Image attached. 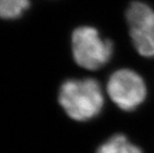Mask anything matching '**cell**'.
<instances>
[{"label": "cell", "instance_id": "277c9868", "mask_svg": "<svg viewBox=\"0 0 154 153\" xmlns=\"http://www.w3.org/2000/svg\"><path fill=\"white\" fill-rule=\"evenodd\" d=\"M125 15L135 50L143 57L154 58V9L145 2L133 1Z\"/></svg>", "mask_w": 154, "mask_h": 153}, {"label": "cell", "instance_id": "8992f818", "mask_svg": "<svg viewBox=\"0 0 154 153\" xmlns=\"http://www.w3.org/2000/svg\"><path fill=\"white\" fill-rule=\"evenodd\" d=\"M29 0H0V18H18L29 7Z\"/></svg>", "mask_w": 154, "mask_h": 153}, {"label": "cell", "instance_id": "3957f363", "mask_svg": "<svg viewBox=\"0 0 154 153\" xmlns=\"http://www.w3.org/2000/svg\"><path fill=\"white\" fill-rule=\"evenodd\" d=\"M106 90L111 100L124 112L135 110L147 96L142 77L129 69H120L111 74L106 84Z\"/></svg>", "mask_w": 154, "mask_h": 153}, {"label": "cell", "instance_id": "7a4b0ae2", "mask_svg": "<svg viewBox=\"0 0 154 153\" xmlns=\"http://www.w3.org/2000/svg\"><path fill=\"white\" fill-rule=\"evenodd\" d=\"M72 51L76 63L84 69L99 70L113 55V44L91 26H81L72 35Z\"/></svg>", "mask_w": 154, "mask_h": 153}, {"label": "cell", "instance_id": "6da1fadb", "mask_svg": "<svg viewBox=\"0 0 154 153\" xmlns=\"http://www.w3.org/2000/svg\"><path fill=\"white\" fill-rule=\"evenodd\" d=\"M59 103L72 119L88 121L100 115L104 97L96 79H72L62 84Z\"/></svg>", "mask_w": 154, "mask_h": 153}, {"label": "cell", "instance_id": "5b68a950", "mask_svg": "<svg viewBox=\"0 0 154 153\" xmlns=\"http://www.w3.org/2000/svg\"><path fill=\"white\" fill-rule=\"evenodd\" d=\"M96 153H143L142 149L123 134H114L103 142Z\"/></svg>", "mask_w": 154, "mask_h": 153}]
</instances>
